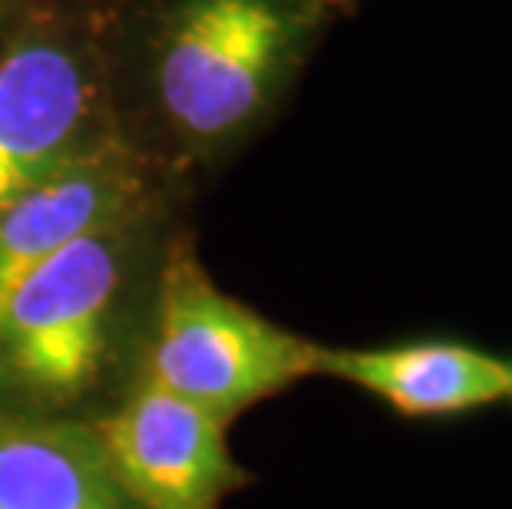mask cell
<instances>
[{
	"instance_id": "5",
	"label": "cell",
	"mask_w": 512,
	"mask_h": 509,
	"mask_svg": "<svg viewBox=\"0 0 512 509\" xmlns=\"http://www.w3.org/2000/svg\"><path fill=\"white\" fill-rule=\"evenodd\" d=\"M93 427L136 509H222L252 483L225 420L143 377H129Z\"/></svg>"
},
{
	"instance_id": "6",
	"label": "cell",
	"mask_w": 512,
	"mask_h": 509,
	"mask_svg": "<svg viewBox=\"0 0 512 509\" xmlns=\"http://www.w3.org/2000/svg\"><path fill=\"white\" fill-rule=\"evenodd\" d=\"M169 186L185 182L169 176L126 136H116L10 199L0 209V308L10 291L63 245Z\"/></svg>"
},
{
	"instance_id": "3",
	"label": "cell",
	"mask_w": 512,
	"mask_h": 509,
	"mask_svg": "<svg viewBox=\"0 0 512 509\" xmlns=\"http://www.w3.org/2000/svg\"><path fill=\"white\" fill-rule=\"evenodd\" d=\"M116 0H53L0 37V209L123 136Z\"/></svg>"
},
{
	"instance_id": "10",
	"label": "cell",
	"mask_w": 512,
	"mask_h": 509,
	"mask_svg": "<svg viewBox=\"0 0 512 509\" xmlns=\"http://www.w3.org/2000/svg\"><path fill=\"white\" fill-rule=\"evenodd\" d=\"M506 404H512V357H509V400Z\"/></svg>"
},
{
	"instance_id": "1",
	"label": "cell",
	"mask_w": 512,
	"mask_h": 509,
	"mask_svg": "<svg viewBox=\"0 0 512 509\" xmlns=\"http://www.w3.org/2000/svg\"><path fill=\"white\" fill-rule=\"evenodd\" d=\"M354 0H116L119 129L189 186L255 139Z\"/></svg>"
},
{
	"instance_id": "7",
	"label": "cell",
	"mask_w": 512,
	"mask_h": 509,
	"mask_svg": "<svg viewBox=\"0 0 512 509\" xmlns=\"http://www.w3.org/2000/svg\"><path fill=\"white\" fill-rule=\"evenodd\" d=\"M314 377L351 384L410 424H453L509 400V357L463 338L318 344Z\"/></svg>"
},
{
	"instance_id": "9",
	"label": "cell",
	"mask_w": 512,
	"mask_h": 509,
	"mask_svg": "<svg viewBox=\"0 0 512 509\" xmlns=\"http://www.w3.org/2000/svg\"><path fill=\"white\" fill-rule=\"evenodd\" d=\"M53 4V0H0V37L10 34L20 20H27L34 10Z\"/></svg>"
},
{
	"instance_id": "2",
	"label": "cell",
	"mask_w": 512,
	"mask_h": 509,
	"mask_svg": "<svg viewBox=\"0 0 512 509\" xmlns=\"http://www.w3.org/2000/svg\"><path fill=\"white\" fill-rule=\"evenodd\" d=\"M169 186L73 238L0 308V407L93 420L133 377L156 278L182 229Z\"/></svg>"
},
{
	"instance_id": "4",
	"label": "cell",
	"mask_w": 512,
	"mask_h": 509,
	"mask_svg": "<svg viewBox=\"0 0 512 509\" xmlns=\"http://www.w3.org/2000/svg\"><path fill=\"white\" fill-rule=\"evenodd\" d=\"M318 341L228 295L205 272L192 232L182 229L162 258L133 377L235 424L261 400L314 377Z\"/></svg>"
},
{
	"instance_id": "8",
	"label": "cell",
	"mask_w": 512,
	"mask_h": 509,
	"mask_svg": "<svg viewBox=\"0 0 512 509\" xmlns=\"http://www.w3.org/2000/svg\"><path fill=\"white\" fill-rule=\"evenodd\" d=\"M0 509H136L86 417L0 407Z\"/></svg>"
}]
</instances>
